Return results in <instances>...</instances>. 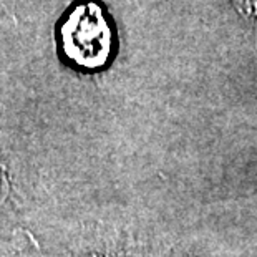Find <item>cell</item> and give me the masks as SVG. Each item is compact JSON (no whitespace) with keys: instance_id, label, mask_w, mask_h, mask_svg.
<instances>
[{"instance_id":"obj_1","label":"cell","mask_w":257,"mask_h":257,"mask_svg":"<svg viewBox=\"0 0 257 257\" xmlns=\"http://www.w3.org/2000/svg\"><path fill=\"white\" fill-rule=\"evenodd\" d=\"M63 52L81 68H101L113 50V32L100 5L80 4L62 25Z\"/></svg>"},{"instance_id":"obj_2","label":"cell","mask_w":257,"mask_h":257,"mask_svg":"<svg viewBox=\"0 0 257 257\" xmlns=\"http://www.w3.org/2000/svg\"><path fill=\"white\" fill-rule=\"evenodd\" d=\"M5 191H7V184H5V176L0 169V201L5 198Z\"/></svg>"}]
</instances>
